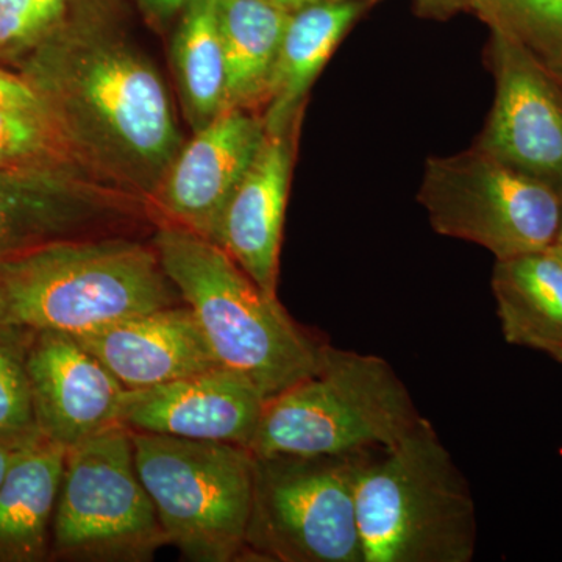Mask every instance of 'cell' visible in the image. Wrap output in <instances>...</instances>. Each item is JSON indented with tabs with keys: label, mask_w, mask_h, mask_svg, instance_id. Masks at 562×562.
Returning <instances> with one entry per match:
<instances>
[{
	"label": "cell",
	"mask_w": 562,
	"mask_h": 562,
	"mask_svg": "<svg viewBox=\"0 0 562 562\" xmlns=\"http://www.w3.org/2000/svg\"><path fill=\"white\" fill-rule=\"evenodd\" d=\"M491 54L497 90L476 147L562 198V81L495 33Z\"/></svg>",
	"instance_id": "8fae6325"
},
{
	"label": "cell",
	"mask_w": 562,
	"mask_h": 562,
	"mask_svg": "<svg viewBox=\"0 0 562 562\" xmlns=\"http://www.w3.org/2000/svg\"><path fill=\"white\" fill-rule=\"evenodd\" d=\"M265 402L244 376L217 368L158 386L125 390L117 424L132 431L249 449Z\"/></svg>",
	"instance_id": "4fadbf2b"
},
{
	"label": "cell",
	"mask_w": 562,
	"mask_h": 562,
	"mask_svg": "<svg viewBox=\"0 0 562 562\" xmlns=\"http://www.w3.org/2000/svg\"><path fill=\"white\" fill-rule=\"evenodd\" d=\"M299 124L266 133L257 158L222 213L217 244L262 291L277 295L284 216Z\"/></svg>",
	"instance_id": "9a60e30c"
},
{
	"label": "cell",
	"mask_w": 562,
	"mask_h": 562,
	"mask_svg": "<svg viewBox=\"0 0 562 562\" xmlns=\"http://www.w3.org/2000/svg\"><path fill=\"white\" fill-rule=\"evenodd\" d=\"M172 70L184 117L201 131L227 110V65L216 0H188L171 44Z\"/></svg>",
	"instance_id": "44dd1931"
},
{
	"label": "cell",
	"mask_w": 562,
	"mask_h": 562,
	"mask_svg": "<svg viewBox=\"0 0 562 562\" xmlns=\"http://www.w3.org/2000/svg\"><path fill=\"white\" fill-rule=\"evenodd\" d=\"M558 79H560L562 81V76L561 77H558Z\"/></svg>",
	"instance_id": "836d02e7"
},
{
	"label": "cell",
	"mask_w": 562,
	"mask_h": 562,
	"mask_svg": "<svg viewBox=\"0 0 562 562\" xmlns=\"http://www.w3.org/2000/svg\"><path fill=\"white\" fill-rule=\"evenodd\" d=\"M181 303L154 244L68 239L0 260V324L80 336Z\"/></svg>",
	"instance_id": "7a4b0ae2"
},
{
	"label": "cell",
	"mask_w": 562,
	"mask_h": 562,
	"mask_svg": "<svg viewBox=\"0 0 562 562\" xmlns=\"http://www.w3.org/2000/svg\"><path fill=\"white\" fill-rule=\"evenodd\" d=\"M33 331L0 324V436L38 435L27 358Z\"/></svg>",
	"instance_id": "603a6c76"
},
{
	"label": "cell",
	"mask_w": 562,
	"mask_h": 562,
	"mask_svg": "<svg viewBox=\"0 0 562 562\" xmlns=\"http://www.w3.org/2000/svg\"><path fill=\"white\" fill-rule=\"evenodd\" d=\"M265 2L272 3V5L280 7V9L291 11L292 13V11L302 9V7L316 2V0H265Z\"/></svg>",
	"instance_id": "4dcf8cb0"
},
{
	"label": "cell",
	"mask_w": 562,
	"mask_h": 562,
	"mask_svg": "<svg viewBox=\"0 0 562 562\" xmlns=\"http://www.w3.org/2000/svg\"><path fill=\"white\" fill-rule=\"evenodd\" d=\"M420 419L390 362L324 344L316 371L266 398L249 450L316 457L387 449Z\"/></svg>",
	"instance_id": "5b68a950"
},
{
	"label": "cell",
	"mask_w": 562,
	"mask_h": 562,
	"mask_svg": "<svg viewBox=\"0 0 562 562\" xmlns=\"http://www.w3.org/2000/svg\"><path fill=\"white\" fill-rule=\"evenodd\" d=\"M557 244H560V246H562V216H561L560 232H558Z\"/></svg>",
	"instance_id": "d6a6232c"
},
{
	"label": "cell",
	"mask_w": 562,
	"mask_h": 562,
	"mask_svg": "<svg viewBox=\"0 0 562 562\" xmlns=\"http://www.w3.org/2000/svg\"><path fill=\"white\" fill-rule=\"evenodd\" d=\"M469 10L492 33L530 52L554 76H562V0H468Z\"/></svg>",
	"instance_id": "7402d4cb"
},
{
	"label": "cell",
	"mask_w": 562,
	"mask_h": 562,
	"mask_svg": "<svg viewBox=\"0 0 562 562\" xmlns=\"http://www.w3.org/2000/svg\"><path fill=\"white\" fill-rule=\"evenodd\" d=\"M0 110H44V105L21 76L0 69Z\"/></svg>",
	"instance_id": "484cf974"
},
{
	"label": "cell",
	"mask_w": 562,
	"mask_h": 562,
	"mask_svg": "<svg viewBox=\"0 0 562 562\" xmlns=\"http://www.w3.org/2000/svg\"><path fill=\"white\" fill-rule=\"evenodd\" d=\"M227 65V110L261 111L291 11L265 0H216Z\"/></svg>",
	"instance_id": "ffe728a7"
},
{
	"label": "cell",
	"mask_w": 562,
	"mask_h": 562,
	"mask_svg": "<svg viewBox=\"0 0 562 562\" xmlns=\"http://www.w3.org/2000/svg\"><path fill=\"white\" fill-rule=\"evenodd\" d=\"M550 251L562 262V246L560 244H554V246L550 247Z\"/></svg>",
	"instance_id": "1f68e13d"
},
{
	"label": "cell",
	"mask_w": 562,
	"mask_h": 562,
	"mask_svg": "<svg viewBox=\"0 0 562 562\" xmlns=\"http://www.w3.org/2000/svg\"><path fill=\"white\" fill-rule=\"evenodd\" d=\"M27 369L36 427L50 441L69 449L117 424L124 386L76 336L33 331Z\"/></svg>",
	"instance_id": "5bb4252c"
},
{
	"label": "cell",
	"mask_w": 562,
	"mask_h": 562,
	"mask_svg": "<svg viewBox=\"0 0 562 562\" xmlns=\"http://www.w3.org/2000/svg\"><path fill=\"white\" fill-rule=\"evenodd\" d=\"M169 546L136 471L132 431L111 425L66 452L50 558L149 562Z\"/></svg>",
	"instance_id": "ba28073f"
},
{
	"label": "cell",
	"mask_w": 562,
	"mask_h": 562,
	"mask_svg": "<svg viewBox=\"0 0 562 562\" xmlns=\"http://www.w3.org/2000/svg\"><path fill=\"white\" fill-rule=\"evenodd\" d=\"M364 453L255 457L246 561L364 562L355 505Z\"/></svg>",
	"instance_id": "52a82bcc"
},
{
	"label": "cell",
	"mask_w": 562,
	"mask_h": 562,
	"mask_svg": "<svg viewBox=\"0 0 562 562\" xmlns=\"http://www.w3.org/2000/svg\"><path fill=\"white\" fill-rule=\"evenodd\" d=\"M21 77L85 171L149 203L184 140L161 74L121 29L98 10H66Z\"/></svg>",
	"instance_id": "6da1fadb"
},
{
	"label": "cell",
	"mask_w": 562,
	"mask_h": 562,
	"mask_svg": "<svg viewBox=\"0 0 562 562\" xmlns=\"http://www.w3.org/2000/svg\"><path fill=\"white\" fill-rule=\"evenodd\" d=\"M33 165L81 168L46 110H0V166Z\"/></svg>",
	"instance_id": "cb8c5ba5"
},
{
	"label": "cell",
	"mask_w": 562,
	"mask_h": 562,
	"mask_svg": "<svg viewBox=\"0 0 562 562\" xmlns=\"http://www.w3.org/2000/svg\"><path fill=\"white\" fill-rule=\"evenodd\" d=\"M38 41L31 0H0V55L27 54Z\"/></svg>",
	"instance_id": "d4e9b609"
},
{
	"label": "cell",
	"mask_w": 562,
	"mask_h": 562,
	"mask_svg": "<svg viewBox=\"0 0 562 562\" xmlns=\"http://www.w3.org/2000/svg\"><path fill=\"white\" fill-rule=\"evenodd\" d=\"M261 111L228 109L184 140L149 205L157 222L213 241L222 213L266 138Z\"/></svg>",
	"instance_id": "7c38bea8"
},
{
	"label": "cell",
	"mask_w": 562,
	"mask_h": 562,
	"mask_svg": "<svg viewBox=\"0 0 562 562\" xmlns=\"http://www.w3.org/2000/svg\"><path fill=\"white\" fill-rule=\"evenodd\" d=\"M368 3L316 0L292 11L261 111L266 131H286L301 122L310 88Z\"/></svg>",
	"instance_id": "e0dca14e"
},
{
	"label": "cell",
	"mask_w": 562,
	"mask_h": 562,
	"mask_svg": "<svg viewBox=\"0 0 562 562\" xmlns=\"http://www.w3.org/2000/svg\"><path fill=\"white\" fill-rule=\"evenodd\" d=\"M368 2H371V0H368Z\"/></svg>",
	"instance_id": "e575fe53"
},
{
	"label": "cell",
	"mask_w": 562,
	"mask_h": 562,
	"mask_svg": "<svg viewBox=\"0 0 562 562\" xmlns=\"http://www.w3.org/2000/svg\"><path fill=\"white\" fill-rule=\"evenodd\" d=\"M132 441L169 546L187 561H246L255 454L236 443L151 432L132 431Z\"/></svg>",
	"instance_id": "8992f818"
},
{
	"label": "cell",
	"mask_w": 562,
	"mask_h": 562,
	"mask_svg": "<svg viewBox=\"0 0 562 562\" xmlns=\"http://www.w3.org/2000/svg\"><path fill=\"white\" fill-rule=\"evenodd\" d=\"M146 20L158 27L179 18L188 0H135Z\"/></svg>",
	"instance_id": "83f0119b"
},
{
	"label": "cell",
	"mask_w": 562,
	"mask_h": 562,
	"mask_svg": "<svg viewBox=\"0 0 562 562\" xmlns=\"http://www.w3.org/2000/svg\"><path fill=\"white\" fill-rule=\"evenodd\" d=\"M68 449L38 435L0 484V562L50 560L52 522Z\"/></svg>",
	"instance_id": "ac0fdd59"
},
{
	"label": "cell",
	"mask_w": 562,
	"mask_h": 562,
	"mask_svg": "<svg viewBox=\"0 0 562 562\" xmlns=\"http://www.w3.org/2000/svg\"><path fill=\"white\" fill-rule=\"evenodd\" d=\"M149 203L76 165L0 166V260L57 241L127 235Z\"/></svg>",
	"instance_id": "30bf717a"
},
{
	"label": "cell",
	"mask_w": 562,
	"mask_h": 562,
	"mask_svg": "<svg viewBox=\"0 0 562 562\" xmlns=\"http://www.w3.org/2000/svg\"><path fill=\"white\" fill-rule=\"evenodd\" d=\"M364 562H469L475 501L438 431L422 417L405 438L362 454L355 482Z\"/></svg>",
	"instance_id": "277c9868"
},
{
	"label": "cell",
	"mask_w": 562,
	"mask_h": 562,
	"mask_svg": "<svg viewBox=\"0 0 562 562\" xmlns=\"http://www.w3.org/2000/svg\"><path fill=\"white\" fill-rule=\"evenodd\" d=\"M492 292L506 342L562 362V262L552 251L497 261Z\"/></svg>",
	"instance_id": "d6986e66"
},
{
	"label": "cell",
	"mask_w": 562,
	"mask_h": 562,
	"mask_svg": "<svg viewBox=\"0 0 562 562\" xmlns=\"http://www.w3.org/2000/svg\"><path fill=\"white\" fill-rule=\"evenodd\" d=\"M419 202L436 233L476 244L497 261L549 250L560 232L561 195L479 147L430 158Z\"/></svg>",
	"instance_id": "9c48e42d"
},
{
	"label": "cell",
	"mask_w": 562,
	"mask_h": 562,
	"mask_svg": "<svg viewBox=\"0 0 562 562\" xmlns=\"http://www.w3.org/2000/svg\"><path fill=\"white\" fill-rule=\"evenodd\" d=\"M41 435V432H38ZM27 436V438H14V436H0V484L5 479L7 471H9L11 462L16 458L21 447L25 442L31 441L35 436Z\"/></svg>",
	"instance_id": "f546056e"
},
{
	"label": "cell",
	"mask_w": 562,
	"mask_h": 562,
	"mask_svg": "<svg viewBox=\"0 0 562 562\" xmlns=\"http://www.w3.org/2000/svg\"><path fill=\"white\" fill-rule=\"evenodd\" d=\"M150 243L214 360L271 398L316 371L324 342L303 330L217 244L157 222Z\"/></svg>",
	"instance_id": "3957f363"
},
{
	"label": "cell",
	"mask_w": 562,
	"mask_h": 562,
	"mask_svg": "<svg viewBox=\"0 0 562 562\" xmlns=\"http://www.w3.org/2000/svg\"><path fill=\"white\" fill-rule=\"evenodd\" d=\"M417 13L425 18L446 20L460 11L469 10L468 0H412Z\"/></svg>",
	"instance_id": "f1b7e54d"
},
{
	"label": "cell",
	"mask_w": 562,
	"mask_h": 562,
	"mask_svg": "<svg viewBox=\"0 0 562 562\" xmlns=\"http://www.w3.org/2000/svg\"><path fill=\"white\" fill-rule=\"evenodd\" d=\"M76 338L124 390H144L221 368L183 302Z\"/></svg>",
	"instance_id": "2e32d148"
},
{
	"label": "cell",
	"mask_w": 562,
	"mask_h": 562,
	"mask_svg": "<svg viewBox=\"0 0 562 562\" xmlns=\"http://www.w3.org/2000/svg\"><path fill=\"white\" fill-rule=\"evenodd\" d=\"M33 20L40 41L57 27L68 10V0H31ZM38 41V43H40ZM35 47V46H33Z\"/></svg>",
	"instance_id": "4316f807"
}]
</instances>
